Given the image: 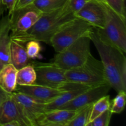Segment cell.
<instances>
[{"instance_id": "cell-1", "label": "cell", "mask_w": 126, "mask_h": 126, "mask_svg": "<svg viewBox=\"0 0 126 126\" xmlns=\"http://www.w3.org/2000/svg\"><path fill=\"white\" fill-rule=\"evenodd\" d=\"M89 36L100 57L107 82L118 92H126L125 53L101 40L96 32L95 28H94Z\"/></svg>"}, {"instance_id": "cell-2", "label": "cell", "mask_w": 126, "mask_h": 126, "mask_svg": "<svg viewBox=\"0 0 126 126\" xmlns=\"http://www.w3.org/2000/svg\"><path fill=\"white\" fill-rule=\"evenodd\" d=\"M75 14L66 4L54 11L43 13L35 24L23 33L11 35V40L24 46L30 40L50 44V39L64 24L75 18Z\"/></svg>"}, {"instance_id": "cell-3", "label": "cell", "mask_w": 126, "mask_h": 126, "mask_svg": "<svg viewBox=\"0 0 126 126\" xmlns=\"http://www.w3.org/2000/svg\"><path fill=\"white\" fill-rule=\"evenodd\" d=\"M126 20L106 4V20L103 28H96L100 39L126 52Z\"/></svg>"}, {"instance_id": "cell-4", "label": "cell", "mask_w": 126, "mask_h": 126, "mask_svg": "<svg viewBox=\"0 0 126 126\" xmlns=\"http://www.w3.org/2000/svg\"><path fill=\"white\" fill-rule=\"evenodd\" d=\"M68 82L79 84L89 87L108 83L101 60L90 55L84 63L78 67L66 70Z\"/></svg>"}, {"instance_id": "cell-5", "label": "cell", "mask_w": 126, "mask_h": 126, "mask_svg": "<svg viewBox=\"0 0 126 126\" xmlns=\"http://www.w3.org/2000/svg\"><path fill=\"white\" fill-rule=\"evenodd\" d=\"M94 27L80 18L75 17L62 26L50 39L51 45L57 53L82 36H89Z\"/></svg>"}, {"instance_id": "cell-6", "label": "cell", "mask_w": 126, "mask_h": 126, "mask_svg": "<svg viewBox=\"0 0 126 126\" xmlns=\"http://www.w3.org/2000/svg\"><path fill=\"white\" fill-rule=\"evenodd\" d=\"M91 41L89 36L79 38L63 50L57 53L50 63L65 70L81 66L91 54Z\"/></svg>"}, {"instance_id": "cell-7", "label": "cell", "mask_w": 126, "mask_h": 126, "mask_svg": "<svg viewBox=\"0 0 126 126\" xmlns=\"http://www.w3.org/2000/svg\"><path fill=\"white\" fill-rule=\"evenodd\" d=\"M36 74L34 84L46 87L62 89L68 82L66 78V70L55 66L50 62L32 63Z\"/></svg>"}, {"instance_id": "cell-8", "label": "cell", "mask_w": 126, "mask_h": 126, "mask_svg": "<svg viewBox=\"0 0 126 126\" xmlns=\"http://www.w3.org/2000/svg\"><path fill=\"white\" fill-rule=\"evenodd\" d=\"M43 14L33 4L14 10L9 14L11 35L23 33L29 30L35 24Z\"/></svg>"}, {"instance_id": "cell-9", "label": "cell", "mask_w": 126, "mask_h": 126, "mask_svg": "<svg viewBox=\"0 0 126 126\" xmlns=\"http://www.w3.org/2000/svg\"><path fill=\"white\" fill-rule=\"evenodd\" d=\"M111 89V87L108 83L90 87L79 94L72 100L63 106L60 109L76 111L88 105L92 104L101 97L107 95Z\"/></svg>"}, {"instance_id": "cell-10", "label": "cell", "mask_w": 126, "mask_h": 126, "mask_svg": "<svg viewBox=\"0 0 126 126\" xmlns=\"http://www.w3.org/2000/svg\"><path fill=\"white\" fill-rule=\"evenodd\" d=\"M17 121L20 126H33L23 112L20 105L9 94L5 100L0 112V126H4L10 121Z\"/></svg>"}, {"instance_id": "cell-11", "label": "cell", "mask_w": 126, "mask_h": 126, "mask_svg": "<svg viewBox=\"0 0 126 126\" xmlns=\"http://www.w3.org/2000/svg\"><path fill=\"white\" fill-rule=\"evenodd\" d=\"M75 16L94 28H103L106 20V3L91 0Z\"/></svg>"}, {"instance_id": "cell-12", "label": "cell", "mask_w": 126, "mask_h": 126, "mask_svg": "<svg viewBox=\"0 0 126 126\" xmlns=\"http://www.w3.org/2000/svg\"><path fill=\"white\" fill-rule=\"evenodd\" d=\"M12 95L20 105L25 115L33 124V126H37L38 118L45 112V103L37 100L35 98L22 92L14 91Z\"/></svg>"}, {"instance_id": "cell-13", "label": "cell", "mask_w": 126, "mask_h": 126, "mask_svg": "<svg viewBox=\"0 0 126 126\" xmlns=\"http://www.w3.org/2000/svg\"><path fill=\"white\" fill-rule=\"evenodd\" d=\"M14 91L22 92L43 103L50 102L66 91L34 84L29 86L17 85Z\"/></svg>"}, {"instance_id": "cell-14", "label": "cell", "mask_w": 126, "mask_h": 126, "mask_svg": "<svg viewBox=\"0 0 126 126\" xmlns=\"http://www.w3.org/2000/svg\"><path fill=\"white\" fill-rule=\"evenodd\" d=\"M76 112L65 109L47 111L38 118L37 126H67Z\"/></svg>"}, {"instance_id": "cell-15", "label": "cell", "mask_w": 126, "mask_h": 126, "mask_svg": "<svg viewBox=\"0 0 126 126\" xmlns=\"http://www.w3.org/2000/svg\"><path fill=\"white\" fill-rule=\"evenodd\" d=\"M11 24L9 14L0 19V70L10 63Z\"/></svg>"}, {"instance_id": "cell-16", "label": "cell", "mask_w": 126, "mask_h": 126, "mask_svg": "<svg viewBox=\"0 0 126 126\" xmlns=\"http://www.w3.org/2000/svg\"><path fill=\"white\" fill-rule=\"evenodd\" d=\"M17 70L11 63L4 65L0 70V87L7 93L12 94L16 89Z\"/></svg>"}, {"instance_id": "cell-17", "label": "cell", "mask_w": 126, "mask_h": 126, "mask_svg": "<svg viewBox=\"0 0 126 126\" xmlns=\"http://www.w3.org/2000/svg\"><path fill=\"white\" fill-rule=\"evenodd\" d=\"M19 70L30 64L25 46L15 41L11 40L10 44V63Z\"/></svg>"}, {"instance_id": "cell-18", "label": "cell", "mask_w": 126, "mask_h": 126, "mask_svg": "<svg viewBox=\"0 0 126 126\" xmlns=\"http://www.w3.org/2000/svg\"><path fill=\"white\" fill-rule=\"evenodd\" d=\"M86 89H87L65 91V92H62L61 94L59 95V96H57L56 98H54V100L45 103L44 104V110L45 111H47L52 110L60 109L63 106L72 100L76 96L78 95L79 94H81V92Z\"/></svg>"}, {"instance_id": "cell-19", "label": "cell", "mask_w": 126, "mask_h": 126, "mask_svg": "<svg viewBox=\"0 0 126 126\" xmlns=\"http://www.w3.org/2000/svg\"><path fill=\"white\" fill-rule=\"evenodd\" d=\"M36 74L32 63L17 70L16 82L18 86H29L34 84Z\"/></svg>"}, {"instance_id": "cell-20", "label": "cell", "mask_w": 126, "mask_h": 126, "mask_svg": "<svg viewBox=\"0 0 126 126\" xmlns=\"http://www.w3.org/2000/svg\"><path fill=\"white\" fill-rule=\"evenodd\" d=\"M68 0H34L33 4L43 13L54 11L65 6Z\"/></svg>"}, {"instance_id": "cell-21", "label": "cell", "mask_w": 126, "mask_h": 126, "mask_svg": "<svg viewBox=\"0 0 126 126\" xmlns=\"http://www.w3.org/2000/svg\"><path fill=\"white\" fill-rule=\"evenodd\" d=\"M92 104L88 105L76 111V114L69 122L67 126H87L89 122Z\"/></svg>"}, {"instance_id": "cell-22", "label": "cell", "mask_w": 126, "mask_h": 126, "mask_svg": "<svg viewBox=\"0 0 126 126\" xmlns=\"http://www.w3.org/2000/svg\"><path fill=\"white\" fill-rule=\"evenodd\" d=\"M111 101L110 96L108 94L101 97L92 104L90 114L89 122L97 118L100 114H102L108 110H110L111 107Z\"/></svg>"}, {"instance_id": "cell-23", "label": "cell", "mask_w": 126, "mask_h": 126, "mask_svg": "<svg viewBox=\"0 0 126 126\" xmlns=\"http://www.w3.org/2000/svg\"><path fill=\"white\" fill-rule=\"evenodd\" d=\"M26 52L29 59H41V51L42 50V47L41 46L40 42L36 40H30L25 44Z\"/></svg>"}, {"instance_id": "cell-24", "label": "cell", "mask_w": 126, "mask_h": 126, "mask_svg": "<svg viewBox=\"0 0 126 126\" xmlns=\"http://www.w3.org/2000/svg\"><path fill=\"white\" fill-rule=\"evenodd\" d=\"M126 102V92L121 91L118 92L114 99L112 101V105L110 110L111 113L114 114H120L125 108Z\"/></svg>"}, {"instance_id": "cell-25", "label": "cell", "mask_w": 126, "mask_h": 126, "mask_svg": "<svg viewBox=\"0 0 126 126\" xmlns=\"http://www.w3.org/2000/svg\"><path fill=\"white\" fill-rule=\"evenodd\" d=\"M112 114L113 113L110 110H108L94 119L89 122L87 126H108L111 119Z\"/></svg>"}, {"instance_id": "cell-26", "label": "cell", "mask_w": 126, "mask_h": 126, "mask_svg": "<svg viewBox=\"0 0 126 126\" xmlns=\"http://www.w3.org/2000/svg\"><path fill=\"white\" fill-rule=\"evenodd\" d=\"M111 9L123 17H126L125 0H105Z\"/></svg>"}, {"instance_id": "cell-27", "label": "cell", "mask_w": 126, "mask_h": 126, "mask_svg": "<svg viewBox=\"0 0 126 126\" xmlns=\"http://www.w3.org/2000/svg\"><path fill=\"white\" fill-rule=\"evenodd\" d=\"M91 0H68V5L74 14L80 11Z\"/></svg>"}, {"instance_id": "cell-28", "label": "cell", "mask_w": 126, "mask_h": 126, "mask_svg": "<svg viewBox=\"0 0 126 126\" xmlns=\"http://www.w3.org/2000/svg\"><path fill=\"white\" fill-rule=\"evenodd\" d=\"M34 1V0H17V2L15 4L14 10L22 8V7H25V6H28V5L32 4L33 3Z\"/></svg>"}, {"instance_id": "cell-29", "label": "cell", "mask_w": 126, "mask_h": 126, "mask_svg": "<svg viewBox=\"0 0 126 126\" xmlns=\"http://www.w3.org/2000/svg\"><path fill=\"white\" fill-rule=\"evenodd\" d=\"M2 2L6 9H8V14L13 11L16 0H2Z\"/></svg>"}, {"instance_id": "cell-30", "label": "cell", "mask_w": 126, "mask_h": 126, "mask_svg": "<svg viewBox=\"0 0 126 126\" xmlns=\"http://www.w3.org/2000/svg\"><path fill=\"white\" fill-rule=\"evenodd\" d=\"M9 94L5 92V91L0 87V112H1V107H2V104H3L5 100L6 99V98H7Z\"/></svg>"}, {"instance_id": "cell-31", "label": "cell", "mask_w": 126, "mask_h": 126, "mask_svg": "<svg viewBox=\"0 0 126 126\" xmlns=\"http://www.w3.org/2000/svg\"><path fill=\"white\" fill-rule=\"evenodd\" d=\"M4 7H6L3 4V3H2V0H0V19L3 16L2 15H3L4 11Z\"/></svg>"}, {"instance_id": "cell-32", "label": "cell", "mask_w": 126, "mask_h": 126, "mask_svg": "<svg viewBox=\"0 0 126 126\" xmlns=\"http://www.w3.org/2000/svg\"><path fill=\"white\" fill-rule=\"evenodd\" d=\"M4 126H20V124L18 122L13 121H10L7 123V124H5Z\"/></svg>"}, {"instance_id": "cell-33", "label": "cell", "mask_w": 126, "mask_h": 126, "mask_svg": "<svg viewBox=\"0 0 126 126\" xmlns=\"http://www.w3.org/2000/svg\"><path fill=\"white\" fill-rule=\"evenodd\" d=\"M95 1H100V2H105V0H95Z\"/></svg>"}, {"instance_id": "cell-34", "label": "cell", "mask_w": 126, "mask_h": 126, "mask_svg": "<svg viewBox=\"0 0 126 126\" xmlns=\"http://www.w3.org/2000/svg\"><path fill=\"white\" fill-rule=\"evenodd\" d=\"M17 0H16V2H17ZM16 2H15V4H16ZM14 6H15V5H14Z\"/></svg>"}]
</instances>
